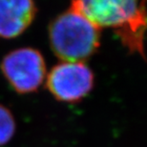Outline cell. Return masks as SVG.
<instances>
[{
    "label": "cell",
    "mask_w": 147,
    "mask_h": 147,
    "mask_svg": "<svg viewBox=\"0 0 147 147\" xmlns=\"http://www.w3.org/2000/svg\"><path fill=\"white\" fill-rule=\"evenodd\" d=\"M49 41L54 54L59 59L84 62L100 45V30L70 8L51 22Z\"/></svg>",
    "instance_id": "cell-2"
},
{
    "label": "cell",
    "mask_w": 147,
    "mask_h": 147,
    "mask_svg": "<svg viewBox=\"0 0 147 147\" xmlns=\"http://www.w3.org/2000/svg\"><path fill=\"white\" fill-rule=\"evenodd\" d=\"M0 68L11 87L18 94L36 92L47 76L42 54L31 47L10 52L3 57Z\"/></svg>",
    "instance_id": "cell-3"
},
{
    "label": "cell",
    "mask_w": 147,
    "mask_h": 147,
    "mask_svg": "<svg viewBox=\"0 0 147 147\" xmlns=\"http://www.w3.org/2000/svg\"><path fill=\"white\" fill-rule=\"evenodd\" d=\"M36 11L34 0H0V38L11 39L22 34Z\"/></svg>",
    "instance_id": "cell-5"
},
{
    "label": "cell",
    "mask_w": 147,
    "mask_h": 147,
    "mask_svg": "<svg viewBox=\"0 0 147 147\" xmlns=\"http://www.w3.org/2000/svg\"><path fill=\"white\" fill-rule=\"evenodd\" d=\"M71 9L98 27L113 30L131 53L144 57L147 9L140 0H72Z\"/></svg>",
    "instance_id": "cell-1"
},
{
    "label": "cell",
    "mask_w": 147,
    "mask_h": 147,
    "mask_svg": "<svg viewBox=\"0 0 147 147\" xmlns=\"http://www.w3.org/2000/svg\"><path fill=\"white\" fill-rule=\"evenodd\" d=\"M45 81L55 99L74 103L86 98L93 90L95 76L84 62L61 61L51 69Z\"/></svg>",
    "instance_id": "cell-4"
},
{
    "label": "cell",
    "mask_w": 147,
    "mask_h": 147,
    "mask_svg": "<svg viewBox=\"0 0 147 147\" xmlns=\"http://www.w3.org/2000/svg\"><path fill=\"white\" fill-rule=\"evenodd\" d=\"M16 129V119L13 113L0 104V146L6 145L14 136Z\"/></svg>",
    "instance_id": "cell-6"
},
{
    "label": "cell",
    "mask_w": 147,
    "mask_h": 147,
    "mask_svg": "<svg viewBox=\"0 0 147 147\" xmlns=\"http://www.w3.org/2000/svg\"><path fill=\"white\" fill-rule=\"evenodd\" d=\"M146 1H147V0H146Z\"/></svg>",
    "instance_id": "cell-7"
}]
</instances>
